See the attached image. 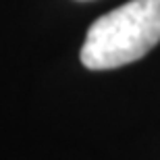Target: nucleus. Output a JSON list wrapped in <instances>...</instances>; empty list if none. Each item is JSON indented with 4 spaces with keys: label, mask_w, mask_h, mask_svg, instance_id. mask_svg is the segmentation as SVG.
Masks as SVG:
<instances>
[{
    "label": "nucleus",
    "mask_w": 160,
    "mask_h": 160,
    "mask_svg": "<svg viewBox=\"0 0 160 160\" xmlns=\"http://www.w3.org/2000/svg\"><path fill=\"white\" fill-rule=\"evenodd\" d=\"M160 42V0H131L94 21L81 46V65L108 71L143 58Z\"/></svg>",
    "instance_id": "1"
}]
</instances>
